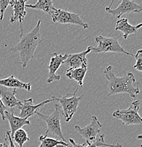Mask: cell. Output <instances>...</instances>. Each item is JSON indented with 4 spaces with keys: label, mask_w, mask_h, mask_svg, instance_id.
<instances>
[{
    "label": "cell",
    "mask_w": 142,
    "mask_h": 147,
    "mask_svg": "<svg viewBox=\"0 0 142 147\" xmlns=\"http://www.w3.org/2000/svg\"><path fill=\"white\" fill-rule=\"evenodd\" d=\"M40 24L41 20H39L34 28L30 32L26 33L21 32L20 41L11 48V51L19 54V61L18 63L22 65L23 69L26 67L29 61L34 57L38 46L42 42Z\"/></svg>",
    "instance_id": "cell-1"
},
{
    "label": "cell",
    "mask_w": 142,
    "mask_h": 147,
    "mask_svg": "<svg viewBox=\"0 0 142 147\" xmlns=\"http://www.w3.org/2000/svg\"><path fill=\"white\" fill-rule=\"evenodd\" d=\"M103 74L106 79L108 96L118 93H127L131 98H135L139 93V84L137 87L134 86L136 79L132 72H127L122 77H117L112 71V67L108 66L103 70Z\"/></svg>",
    "instance_id": "cell-2"
},
{
    "label": "cell",
    "mask_w": 142,
    "mask_h": 147,
    "mask_svg": "<svg viewBox=\"0 0 142 147\" xmlns=\"http://www.w3.org/2000/svg\"><path fill=\"white\" fill-rule=\"evenodd\" d=\"M79 87L77 86L76 91L73 93H68L66 96L61 98H57L55 96H52L54 100H57L59 102L62 108V115L65 118L67 122H69L72 119L73 116L76 113L80 101L83 98V95L80 96H76L78 89Z\"/></svg>",
    "instance_id": "cell-3"
},
{
    "label": "cell",
    "mask_w": 142,
    "mask_h": 147,
    "mask_svg": "<svg viewBox=\"0 0 142 147\" xmlns=\"http://www.w3.org/2000/svg\"><path fill=\"white\" fill-rule=\"evenodd\" d=\"M139 105L140 100L133 101L132 105H130L127 109H120L113 112L112 117L121 120L125 126L141 125H142V119L139 115Z\"/></svg>",
    "instance_id": "cell-4"
},
{
    "label": "cell",
    "mask_w": 142,
    "mask_h": 147,
    "mask_svg": "<svg viewBox=\"0 0 142 147\" xmlns=\"http://www.w3.org/2000/svg\"><path fill=\"white\" fill-rule=\"evenodd\" d=\"M55 110L50 115H46L42 113H40L38 111L36 115L41 119L45 121L47 124V130L45 134H48L49 132L52 133L53 134L58 137L62 139V142H65V137H64L62 131V128H61V116L62 115V108L59 105H55Z\"/></svg>",
    "instance_id": "cell-5"
},
{
    "label": "cell",
    "mask_w": 142,
    "mask_h": 147,
    "mask_svg": "<svg viewBox=\"0 0 142 147\" xmlns=\"http://www.w3.org/2000/svg\"><path fill=\"white\" fill-rule=\"evenodd\" d=\"M95 41L98 44V46L96 47L91 46V51H94L96 53H117L134 56V55L127 52L120 45L117 38H115V37H104L98 36L96 37Z\"/></svg>",
    "instance_id": "cell-6"
},
{
    "label": "cell",
    "mask_w": 142,
    "mask_h": 147,
    "mask_svg": "<svg viewBox=\"0 0 142 147\" xmlns=\"http://www.w3.org/2000/svg\"><path fill=\"white\" fill-rule=\"evenodd\" d=\"M51 18L53 23L77 25L84 29L88 28V24L82 21L79 13H71V12H69L66 10L56 9Z\"/></svg>",
    "instance_id": "cell-7"
},
{
    "label": "cell",
    "mask_w": 142,
    "mask_h": 147,
    "mask_svg": "<svg viewBox=\"0 0 142 147\" xmlns=\"http://www.w3.org/2000/svg\"><path fill=\"white\" fill-rule=\"evenodd\" d=\"M113 3V1L111 2L110 5L109 7L105 8V11L112 15L114 17L120 18L124 14L131 13H141L142 11V5L141 4H137L134 1H129V0H122L120 5L116 9H112L111 7Z\"/></svg>",
    "instance_id": "cell-8"
},
{
    "label": "cell",
    "mask_w": 142,
    "mask_h": 147,
    "mask_svg": "<svg viewBox=\"0 0 142 147\" xmlns=\"http://www.w3.org/2000/svg\"><path fill=\"white\" fill-rule=\"evenodd\" d=\"M103 125L98 119L97 117L93 116L91 118V122L89 125H86L85 127L81 128L79 125H75L74 129L81 135L85 139L86 144H91L94 142L97 138L98 135L100 134V129Z\"/></svg>",
    "instance_id": "cell-9"
},
{
    "label": "cell",
    "mask_w": 142,
    "mask_h": 147,
    "mask_svg": "<svg viewBox=\"0 0 142 147\" xmlns=\"http://www.w3.org/2000/svg\"><path fill=\"white\" fill-rule=\"evenodd\" d=\"M68 57V55H58L57 53H54L52 56L51 57L50 59V64H49L48 68L49 74L48 77H47L46 82L48 84L55 82V81H59L61 79V76L56 74L57 70L59 69V67H61L62 64H63V62Z\"/></svg>",
    "instance_id": "cell-10"
},
{
    "label": "cell",
    "mask_w": 142,
    "mask_h": 147,
    "mask_svg": "<svg viewBox=\"0 0 142 147\" xmlns=\"http://www.w3.org/2000/svg\"><path fill=\"white\" fill-rule=\"evenodd\" d=\"M52 101H54V99L51 98L50 99H47V100L42 101L40 103L33 105V98H28L26 99V100H24V101H22V105L19 107L20 110L19 117H21V118H25V117L29 118L32 115L36 114V113L39 111V110L42 107H43L44 105L49 103V102H52Z\"/></svg>",
    "instance_id": "cell-11"
},
{
    "label": "cell",
    "mask_w": 142,
    "mask_h": 147,
    "mask_svg": "<svg viewBox=\"0 0 142 147\" xmlns=\"http://www.w3.org/2000/svg\"><path fill=\"white\" fill-rule=\"evenodd\" d=\"M18 91L16 88H10L0 86V98L6 108H13L22 105V101L16 98Z\"/></svg>",
    "instance_id": "cell-12"
},
{
    "label": "cell",
    "mask_w": 142,
    "mask_h": 147,
    "mask_svg": "<svg viewBox=\"0 0 142 147\" xmlns=\"http://www.w3.org/2000/svg\"><path fill=\"white\" fill-rule=\"evenodd\" d=\"M91 52V46H88L85 50L75 54L69 55L68 57L63 64L69 68H80V67H87L86 55Z\"/></svg>",
    "instance_id": "cell-13"
},
{
    "label": "cell",
    "mask_w": 142,
    "mask_h": 147,
    "mask_svg": "<svg viewBox=\"0 0 142 147\" xmlns=\"http://www.w3.org/2000/svg\"><path fill=\"white\" fill-rule=\"evenodd\" d=\"M4 116H5V119H8L9 122L11 137L13 135L16 130L21 129L25 125H29L30 124V122L29 121L28 117L21 118V117L15 116L13 108H11V110L10 112L6 110L4 113Z\"/></svg>",
    "instance_id": "cell-14"
},
{
    "label": "cell",
    "mask_w": 142,
    "mask_h": 147,
    "mask_svg": "<svg viewBox=\"0 0 142 147\" xmlns=\"http://www.w3.org/2000/svg\"><path fill=\"white\" fill-rule=\"evenodd\" d=\"M25 1H16V0H9V5L13 8L12 14L10 18V22L11 24L14 23L15 21H18L21 24H22L24 18L26 15V3Z\"/></svg>",
    "instance_id": "cell-15"
},
{
    "label": "cell",
    "mask_w": 142,
    "mask_h": 147,
    "mask_svg": "<svg viewBox=\"0 0 142 147\" xmlns=\"http://www.w3.org/2000/svg\"><path fill=\"white\" fill-rule=\"evenodd\" d=\"M142 26V24H139L137 26H132L129 24L128 19L126 18H119L116 22L115 30L122 32L123 38L126 40L128 36L132 34H136L137 30H139Z\"/></svg>",
    "instance_id": "cell-16"
},
{
    "label": "cell",
    "mask_w": 142,
    "mask_h": 147,
    "mask_svg": "<svg viewBox=\"0 0 142 147\" xmlns=\"http://www.w3.org/2000/svg\"><path fill=\"white\" fill-rule=\"evenodd\" d=\"M0 86L10 88H21V89L26 90L28 91H31V84L25 83L20 81L17 78L14 77L13 75L5 78L0 79Z\"/></svg>",
    "instance_id": "cell-17"
},
{
    "label": "cell",
    "mask_w": 142,
    "mask_h": 147,
    "mask_svg": "<svg viewBox=\"0 0 142 147\" xmlns=\"http://www.w3.org/2000/svg\"><path fill=\"white\" fill-rule=\"evenodd\" d=\"M87 72V67H80V68H69L67 70L66 76L70 80L75 81L77 82L78 86L82 87L83 84V79Z\"/></svg>",
    "instance_id": "cell-18"
},
{
    "label": "cell",
    "mask_w": 142,
    "mask_h": 147,
    "mask_svg": "<svg viewBox=\"0 0 142 147\" xmlns=\"http://www.w3.org/2000/svg\"><path fill=\"white\" fill-rule=\"evenodd\" d=\"M26 8H30L37 10L42 11L51 17L54 13L56 8L53 7L52 1L51 0H38L35 4H26Z\"/></svg>",
    "instance_id": "cell-19"
},
{
    "label": "cell",
    "mask_w": 142,
    "mask_h": 147,
    "mask_svg": "<svg viewBox=\"0 0 142 147\" xmlns=\"http://www.w3.org/2000/svg\"><path fill=\"white\" fill-rule=\"evenodd\" d=\"M39 141L40 142V145L38 147H57L59 145L68 146V144L66 142L59 141L53 138L47 137V134L40 136Z\"/></svg>",
    "instance_id": "cell-20"
},
{
    "label": "cell",
    "mask_w": 142,
    "mask_h": 147,
    "mask_svg": "<svg viewBox=\"0 0 142 147\" xmlns=\"http://www.w3.org/2000/svg\"><path fill=\"white\" fill-rule=\"evenodd\" d=\"M11 139L13 142H15V143L19 145V147L24 146V144L30 139L26 131L22 128L16 130L14 134H13V135L12 136Z\"/></svg>",
    "instance_id": "cell-21"
},
{
    "label": "cell",
    "mask_w": 142,
    "mask_h": 147,
    "mask_svg": "<svg viewBox=\"0 0 142 147\" xmlns=\"http://www.w3.org/2000/svg\"><path fill=\"white\" fill-rule=\"evenodd\" d=\"M105 134H98L96 140L91 144H88L86 147H122L121 144H108L104 141Z\"/></svg>",
    "instance_id": "cell-22"
},
{
    "label": "cell",
    "mask_w": 142,
    "mask_h": 147,
    "mask_svg": "<svg viewBox=\"0 0 142 147\" xmlns=\"http://www.w3.org/2000/svg\"><path fill=\"white\" fill-rule=\"evenodd\" d=\"M136 59V63L134 65V68L137 71H142V50H139L137 54L134 55Z\"/></svg>",
    "instance_id": "cell-23"
},
{
    "label": "cell",
    "mask_w": 142,
    "mask_h": 147,
    "mask_svg": "<svg viewBox=\"0 0 142 147\" xmlns=\"http://www.w3.org/2000/svg\"><path fill=\"white\" fill-rule=\"evenodd\" d=\"M8 6H9V0H7V1L0 0V21H2L4 18V12Z\"/></svg>",
    "instance_id": "cell-24"
},
{
    "label": "cell",
    "mask_w": 142,
    "mask_h": 147,
    "mask_svg": "<svg viewBox=\"0 0 142 147\" xmlns=\"http://www.w3.org/2000/svg\"><path fill=\"white\" fill-rule=\"evenodd\" d=\"M4 147H16L13 140H12L11 137L10 131H7L6 132V136L4 138V143L3 144Z\"/></svg>",
    "instance_id": "cell-25"
},
{
    "label": "cell",
    "mask_w": 142,
    "mask_h": 147,
    "mask_svg": "<svg viewBox=\"0 0 142 147\" xmlns=\"http://www.w3.org/2000/svg\"><path fill=\"white\" fill-rule=\"evenodd\" d=\"M69 141H70V142H71V144H72V147H85V143L82 144H81L76 143L75 141H74V139H71V138L69 139ZM57 147H67V146H62V145H59V146H57Z\"/></svg>",
    "instance_id": "cell-26"
},
{
    "label": "cell",
    "mask_w": 142,
    "mask_h": 147,
    "mask_svg": "<svg viewBox=\"0 0 142 147\" xmlns=\"http://www.w3.org/2000/svg\"><path fill=\"white\" fill-rule=\"evenodd\" d=\"M7 110V108L4 106V105L3 104L2 101H1V98H0V115H1V117H2L3 120L5 119V116H4V113Z\"/></svg>",
    "instance_id": "cell-27"
},
{
    "label": "cell",
    "mask_w": 142,
    "mask_h": 147,
    "mask_svg": "<svg viewBox=\"0 0 142 147\" xmlns=\"http://www.w3.org/2000/svg\"><path fill=\"white\" fill-rule=\"evenodd\" d=\"M0 147H4V146H3V144L0 143Z\"/></svg>",
    "instance_id": "cell-28"
}]
</instances>
